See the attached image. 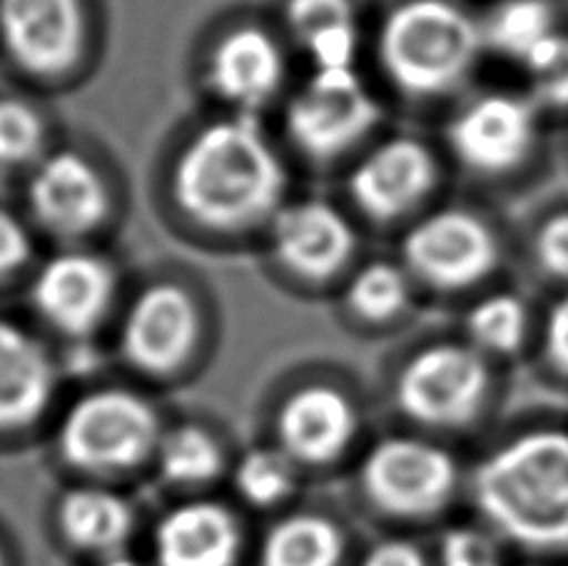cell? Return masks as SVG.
<instances>
[{
    "label": "cell",
    "mask_w": 568,
    "mask_h": 566,
    "mask_svg": "<svg viewBox=\"0 0 568 566\" xmlns=\"http://www.w3.org/2000/svg\"><path fill=\"white\" fill-rule=\"evenodd\" d=\"M479 522L504 547L539 562L568 557V424L524 422L466 472Z\"/></svg>",
    "instance_id": "6da1fadb"
},
{
    "label": "cell",
    "mask_w": 568,
    "mask_h": 566,
    "mask_svg": "<svg viewBox=\"0 0 568 566\" xmlns=\"http://www.w3.org/2000/svg\"><path fill=\"white\" fill-rule=\"evenodd\" d=\"M287 173L255 115H232L200 128L172 168V195L197 225L217 232L272 220Z\"/></svg>",
    "instance_id": "7a4b0ae2"
},
{
    "label": "cell",
    "mask_w": 568,
    "mask_h": 566,
    "mask_svg": "<svg viewBox=\"0 0 568 566\" xmlns=\"http://www.w3.org/2000/svg\"><path fill=\"white\" fill-rule=\"evenodd\" d=\"M377 50L399 93L419 100L452 95L486 53L481 18L459 0H402L384 18Z\"/></svg>",
    "instance_id": "3957f363"
},
{
    "label": "cell",
    "mask_w": 568,
    "mask_h": 566,
    "mask_svg": "<svg viewBox=\"0 0 568 566\" xmlns=\"http://www.w3.org/2000/svg\"><path fill=\"white\" fill-rule=\"evenodd\" d=\"M499 402V370L469 340H436L404 360L394 404L414 427L432 434L471 432Z\"/></svg>",
    "instance_id": "277c9868"
},
{
    "label": "cell",
    "mask_w": 568,
    "mask_h": 566,
    "mask_svg": "<svg viewBox=\"0 0 568 566\" xmlns=\"http://www.w3.org/2000/svg\"><path fill=\"white\" fill-rule=\"evenodd\" d=\"M359 487L374 509L397 522H434L466 492L456 454L429 434H392L367 449Z\"/></svg>",
    "instance_id": "5b68a950"
},
{
    "label": "cell",
    "mask_w": 568,
    "mask_h": 566,
    "mask_svg": "<svg viewBox=\"0 0 568 566\" xmlns=\"http://www.w3.org/2000/svg\"><path fill=\"white\" fill-rule=\"evenodd\" d=\"M160 414L148 397L125 387L93 390L70 404L55 432L60 459L93 477H110L155 459Z\"/></svg>",
    "instance_id": "8992f818"
},
{
    "label": "cell",
    "mask_w": 568,
    "mask_h": 566,
    "mask_svg": "<svg viewBox=\"0 0 568 566\" xmlns=\"http://www.w3.org/2000/svg\"><path fill=\"white\" fill-rule=\"evenodd\" d=\"M402 265L424 287L462 295L486 285L504 265L501 232L469 208L426 212L404 235Z\"/></svg>",
    "instance_id": "52a82bcc"
},
{
    "label": "cell",
    "mask_w": 568,
    "mask_h": 566,
    "mask_svg": "<svg viewBox=\"0 0 568 566\" xmlns=\"http://www.w3.org/2000/svg\"><path fill=\"white\" fill-rule=\"evenodd\" d=\"M544 110L529 93L489 90L459 105L444 138L452 158L466 173L504 180L529 165L541 138Z\"/></svg>",
    "instance_id": "ba28073f"
},
{
    "label": "cell",
    "mask_w": 568,
    "mask_h": 566,
    "mask_svg": "<svg viewBox=\"0 0 568 566\" xmlns=\"http://www.w3.org/2000/svg\"><path fill=\"white\" fill-rule=\"evenodd\" d=\"M382 118L357 68L314 70L287 105V133L304 155L332 160L359 145Z\"/></svg>",
    "instance_id": "9c48e42d"
},
{
    "label": "cell",
    "mask_w": 568,
    "mask_h": 566,
    "mask_svg": "<svg viewBox=\"0 0 568 566\" xmlns=\"http://www.w3.org/2000/svg\"><path fill=\"white\" fill-rule=\"evenodd\" d=\"M200 332V310L190 292L175 282H158L128 307L120 350L142 375L170 377L195 355Z\"/></svg>",
    "instance_id": "30bf717a"
},
{
    "label": "cell",
    "mask_w": 568,
    "mask_h": 566,
    "mask_svg": "<svg viewBox=\"0 0 568 566\" xmlns=\"http://www.w3.org/2000/svg\"><path fill=\"white\" fill-rule=\"evenodd\" d=\"M0 40L26 73L65 75L85 50L83 0H0Z\"/></svg>",
    "instance_id": "8fae6325"
},
{
    "label": "cell",
    "mask_w": 568,
    "mask_h": 566,
    "mask_svg": "<svg viewBox=\"0 0 568 566\" xmlns=\"http://www.w3.org/2000/svg\"><path fill=\"white\" fill-rule=\"evenodd\" d=\"M439 183L434 150L412 135H394L364 155L349 175V195L374 222H394L424 205Z\"/></svg>",
    "instance_id": "7c38bea8"
},
{
    "label": "cell",
    "mask_w": 568,
    "mask_h": 566,
    "mask_svg": "<svg viewBox=\"0 0 568 566\" xmlns=\"http://www.w3.org/2000/svg\"><path fill=\"white\" fill-rule=\"evenodd\" d=\"M115 297V272L93 252H60L38 270L30 300L60 335L83 340L105 320Z\"/></svg>",
    "instance_id": "4fadbf2b"
},
{
    "label": "cell",
    "mask_w": 568,
    "mask_h": 566,
    "mask_svg": "<svg viewBox=\"0 0 568 566\" xmlns=\"http://www.w3.org/2000/svg\"><path fill=\"white\" fill-rule=\"evenodd\" d=\"M28 205L50 235L78 240L103 225L110 212V192L88 158L60 150L36 163L28 183Z\"/></svg>",
    "instance_id": "5bb4252c"
},
{
    "label": "cell",
    "mask_w": 568,
    "mask_h": 566,
    "mask_svg": "<svg viewBox=\"0 0 568 566\" xmlns=\"http://www.w3.org/2000/svg\"><path fill=\"white\" fill-rule=\"evenodd\" d=\"M359 410L349 394L312 382L287 394L275 417L277 447L300 467H324L352 449L359 434Z\"/></svg>",
    "instance_id": "9a60e30c"
},
{
    "label": "cell",
    "mask_w": 568,
    "mask_h": 566,
    "mask_svg": "<svg viewBox=\"0 0 568 566\" xmlns=\"http://www.w3.org/2000/svg\"><path fill=\"white\" fill-rule=\"evenodd\" d=\"M272 252L302 280H329L352 260L357 237L349 220L324 200L282 205L272 218Z\"/></svg>",
    "instance_id": "2e32d148"
},
{
    "label": "cell",
    "mask_w": 568,
    "mask_h": 566,
    "mask_svg": "<svg viewBox=\"0 0 568 566\" xmlns=\"http://www.w3.org/2000/svg\"><path fill=\"white\" fill-rule=\"evenodd\" d=\"M282 46L257 26H240L222 36L210 50L207 83L242 115H255L284 83Z\"/></svg>",
    "instance_id": "e0dca14e"
},
{
    "label": "cell",
    "mask_w": 568,
    "mask_h": 566,
    "mask_svg": "<svg viewBox=\"0 0 568 566\" xmlns=\"http://www.w3.org/2000/svg\"><path fill=\"white\" fill-rule=\"evenodd\" d=\"M245 534L237 514L215 499H190L160 517L152 532L158 566H237Z\"/></svg>",
    "instance_id": "ac0fdd59"
},
{
    "label": "cell",
    "mask_w": 568,
    "mask_h": 566,
    "mask_svg": "<svg viewBox=\"0 0 568 566\" xmlns=\"http://www.w3.org/2000/svg\"><path fill=\"white\" fill-rule=\"evenodd\" d=\"M55 362L36 335L0 320V432L36 424L53 402Z\"/></svg>",
    "instance_id": "d6986e66"
},
{
    "label": "cell",
    "mask_w": 568,
    "mask_h": 566,
    "mask_svg": "<svg viewBox=\"0 0 568 566\" xmlns=\"http://www.w3.org/2000/svg\"><path fill=\"white\" fill-rule=\"evenodd\" d=\"M55 519L70 547L98 559L123 554L135 529L133 504L103 484H78L63 492Z\"/></svg>",
    "instance_id": "ffe728a7"
},
{
    "label": "cell",
    "mask_w": 568,
    "mask_h": 566,
    "mask_svg": "<svg viewBox=\"0 0 568 566\" xmlns=\"http://www.w3.org/2000/svg\"><path fill=\"white\" fill-rule=\"evenodd\" d=\"M287 26L314 70L357 68L359 20L352 0H287Z\"/></svg>",
    "instance_id": "44dd1931"
},
{
    "label": "cell",
    "mask_w": 568,
    "mask_h": 566,
    "mask_svg": "<svg viewBox=\"0 0 568 566\" xmlns=\"http://www.w3.org/2000/svg\"><path fill=\"white\" fill-rule=\"evenodd\" d=\"M347 537L317 512H294L272 524L260 547V566H342Z\"/></svg>",
    "instance_id": "7402d4cb"
},
{
    "label": "cell",
    "mask_w": 568,
    "mask_h": 566,
    "mask_svg": "<svg viewBox=\"0 0 568 566\" xmlns=\"http://www.w3.org/2000/svg\"><path fill=\"white\" fill-rule=\"evenodd\" d=\"M534 335L526 300L509 290L484 292L464 315V337L496 362L521 355Z\"/></svg>",
    "instance_id": "603a6c76"
},
{
    "label": "cell",
    "mask_w": 568,
    "mask_h": 566,
    "mask_svg": "<svg viewBox=\"0 0 568 566\" xmlns=\"http://www.w3.org/2000/svg\"><path fill=\"white\" fill-rule=\"evenodd\" d=\"M559 28V13L551 0H499L481 18L486 50L519 65Z\"/></svg>",
    "instance_id": "cb8c5ba5"
},
{
    "label": "cell",
    "mask_w": 568,
    "mask_h": 566,
    "mask_svg": "<svg viewBox=\"0 0 568 566\" xmlns=\"http://www.w3.org/2000/svg\"><path fill=\"white\" fill-rule=\"evenodd\" d=\"M155 462L160 477L175 487H205L225 472L227 454L207 427L187 422L162 434Z\"/></svg>",
    "instance_id": "d4e9b609"
},
{
    "label": "cell",
    "mask_w": 568,
    "mask_h": 566,
    "mask_svg": "<svg viewBox=\"0 0 568 566\" xmlns=\"http://www.w3.org/2000/svg\"><path fill=\"white\" fill-rule=\"evenodd\" d=\"M412 282L414 280L404 265L389 260H372L349 280L347 307L364 322L384 325L409 310Z\"/></svg>",
    "instance_id": "484cf974"
},
{
    "label": "cell",
    "mask_w": 568,
    "mask_h": 566,
    "mask_svg": "<svg viewBox=\"0 0 568 566\" xmlns=\"http://www.w3.org/2000/svg\"><path fill=\"white\" fill-rule=\"evenodd\" d=\"M300 464L277 444L247 449L232 469L237 497L255 509H275L297 492Z\"/></svg>",
    "instance_id": "4316f807"
},
{
    "label": "cell",
    "mask_w": 568,
    "mask_h": 566,
    "mask_svg": "<svg viewBox=\"0 0 568 566\" xmlns=\"http://www.w3.org/2000/svg\"><path fill=\"white\" fill-rule=\"evenodd\" d=\"M521 68L529 80L526 93L544 113H568V30L541 40Z\"/></svg>",
    "instance_id": "83f0119b"
},
{
    "label": "cell",
    "mask_w": 568,
    "mask_h": 566,
    "mask_svg": "<svg viewBox=\"0 0 568 566\" xmlns=\"http://www.w3.org/2000/svg\"><path fill=\"white\" fill-rule=\"evenodd\" d=\"M45 123L33 105L18 98H0V168L40 163Z\"/></svg>",
    "instance_id": "f1b7e54d"
},
{
    "label": "cell",
    "mask_w": 568,
    "mask_h": 566,
    "mask_svg": "<svg viewBox=\"0 0 568 566\" xmlns=\"http://www.w3.org/2000/svg\"><path fill=\"white\" fill-rule=\"evenodd\" d=\"M504 552V542L481 522L454 524L442 534L436 566H506Z\"/></svg>",
    "instance_id": "f546056e"
},
{
    "label": "cell",
    "mask_w": 568,
    "mask_h": 566,
    "mask_svg": "<svg viewBox=\"0 0 568 566\" xmlns=\"http://www.w3.org/2000/svg\"><path fill=\"white\" fill-rule=\"evenodd\" d=\"M529 257L539 275L568 287V208L549 210L529 237Z\"/></svg>",
    "instance_id": "4dcf8cb0"
},
{
    "label": "cell",
    "mask_w": 568,
    "mask_h": 566,
    "mask_svg": "<svg viewBox=\"0 0 568 566\" xmlns=\"http://www.w3.org/2000/svg\"><path fill=\"white\" fill-rule=\"evenodd\" d=\"M539 360L546 375L568 387V287L551 302L541 320Z\"/></svg>",
    "instance_id": "1f68e13d"
},
{
    "label": "cell",
    "mask_w": 568,
    "mask_h": 566,
    "mask_svg": "<svg viewBox=\"0 0 568 566\" xmlns=\"http://www.w3.org/2000/svg\"><path fill=\"white\" fill-rule=\"evenodd\" d=\"M33 255V240L13 212L0 210V280L16 275Z\"/></svg>",
    "instance_id": "d6a6232c"
},
{
    "label": "cell",
    "mask_w": 568,
    "mask_h": 566,
    "mask_svg": "<svg viewBox=\"0 0 568 566\" xmlns=\"http://www.w3.org/2000/svg\"><path fill=\"white\" fill-rule=\"evenodd\" d=\"M359 566H434L426 552L404 537H389L372 544Z\"/></svg>",
    "instance_id": "836d02e7"
},
{
    "label": "cell",
    "mask_w": 568,
    "mask_h": 566,
    "mask_svg": "<svg viewBox=\"0 0 568 566\" xmlns=\"http://www.w3.org/2000/svg\"><path fill=\"white\" fill-rule=\"evenodd\" d=\"M98 566H142L140 562L125 557V554H118V557H108V559H100Z\"/></svg>",
    "instance_id": "e575fe53"
},
{
    "label": "cell",
    "mask_w": 568,
    "mask_h": 566,
    "mask_svg": "<svg viewBox=\"0 0 568 566\" xmlns=\"http://www.w3.org/2000/svg\"><path fill=\"white\" fill-rule=\"evenodd\" d=\"M0 566H6V554H3V549H0Z\"/></svg>",
    "instance_id": "d590c367"
},
{
    "label": "cell",
    "mask_w": 568,
    "mask_h": 566,
    "mask_svg": "<svg viewBox=\"0 0 568 566\" xmlns=\"http://www.w3.org/2000/svg\"><path fill=\"white\" fill-rule=\"evenodd\" d=\"M526 566H541V564H526Z\"/></svg>",
    "instance_id": "8d00e7d4"
}]
</instances>
